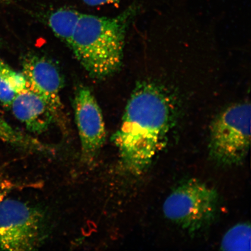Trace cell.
I'll return each mask as SVG.
<instances>
[{
    "label": "cell",
    "instance_id": "cell-1",
    "mask_svg": "<svg viewBox=\"0 0 251 251\" xmlns=\"http://www.w3.org/2000/svg\"><path fill=\"white\" fill-rule=\"evenodd\" d=\"M172 112L167 97L158 88L144 83L136 88L121 127L112 137L126 170L140 174L148 167L169 130Z\"/></svg>",
    "mask_w": 251,
    "mask_h": 251
},
{
    "label": "cell",
    "instance_id": "cell-2",
    "mask_svg": "<svg viewBox=\"0 0 251 251\" xmlns=\"http://www.w3.org/2000/svg\"><path fill=\"white\" fill-rule=\"evenodd\" d=\"M139 7L134 2L114 17L81 14L70 47L90 77L104 79L120 69L126 33Z\"/></svg>",
    "mask_w": 251,
    "mask_h": 251
},
{
    "label": "cell",
    "instance_id": "cell-3",
    "mask_svg": "<svg viewBox=\"0 0 251 251\" xmlns=\"http://www.w3.org/2000/svg\"><path fill=\"white\" fill-rule=\"evenodd\" d=\"M218 194L196 179L185 181L169 194L163 205L166 218L191 232L204 228L217 212Z\"/></svg>",
    "mask_w": 251,
    "mask_h": 251
},
{
    "label": "cell",
    "instance_id": "cell-4",
    "mask_svg": "<svg viewBox=\"0 0 251 251\" xmlns=\"http://www.w3.org/2000/svg\"><path fill=\"white\" fill-rule=\"evenodd\" d=\"M251 105L230 106L213 121L211 128L209 154L219 164L237 165L246 158L250 147Z\"/></svg>",
    "mask_w": 251,
    "mask_h": 251
},
{
    "label": "cell",
    "instance_id": "cell-5",
    "mask_svg": "<svg viewBox=\"0 0 251 251\" xmlns=\"http://www.w3.org/2000/svg\"><path fill=\"white\" fill-rule=\"evenodd\" d=\"M46 237V219L40 210L15 199L0 203V251L35 250Z\"/></svg>",
    "mask_w": 251,
    "mask_h": 251
},
{
    "label": "cell",
    "instance_id": "cell-6",
    "mask_svg": "<svg viewBox=\"0 0 251 251\" xmlns=\"http://www.w3.org/2000/svg\"><path fill=\"white\" fill-rule=\"evenodd\" d=\"M75 121L81 143V158L92 165L101 151L106 139L104 120L96 97L87 86L77 88L75 94Z\"/></svg>",
    "mask_w": 251,
    "mask_h": 251
},
{
    "label": "cell",
    "instance_id": "cell-7",
    "mask_svg": "<svg viewBox=\"0 0 251 251\" xmlns=\"http://www.w3.org/2000/svg\"><path fill=\"white\" fill-rule=\"evenodd\" d=\"M22 74L26 80V87L45 101L56 123L64 126V106L61 96L64 81L54 63L46 56L29 54L24 58Z\"/></svg>",
    "mask_w": 251,
    "mask_h": 251
},
{
    "label": "cell",
    "instance_id": "cell-8",
    "mask_svg": "<svg viewBox=\"0 0 251 251\" xmlns=\"http://www.w3.org/2000/svg\"><path fill=\"white\" fill-rule=\"evenodd\" d=\"M10 109L15 118L31 133H43L56 123L54 115L45 101L27 87L17 93Z\"/></svg>",
    "mask_w": 251,
    "mask_h": 251
},
{
    "label": "cell",
    "instance_id": "cell-9",
    "mask_svg": "<svg viewBox=\"0 0 251 251\" xmlns=\"http://www.w3.org/2000/svg\"><path fill=\"white\" fill-rule=\"evenodd\" d=\"M81 14L76 9L61 8L50 15L48 25L55 35L70 47Z\"/></svg>",
    "mask_w": 251,
    "mask_h": 251
},
{
    "label": "cell",
    "instance_id": "cell-10",
    "mask_svg": "<svg viewBox=\"0 0 251 251\" xmlns=\"http://www.w3.org/2000/svg\"><path fill=\"white\" fill-rule=\"evenodd\" d=\"M0 140L19 149L40 153H51L52 147L12 127L0 115Z\"/></svg>",
    "mask_w": 251,
    "mask_h": 251
},
{
    "label": "cell",
    "instance_id": "cell-11",
    "mask_svg": "<svg viewBox=\"0 0 251 251\" xmlns=\"http://www.w3.org/2000/svg\"><path fill=\"white\" fill-rule=\"evenodd\" d=\"M26 88L23 74L15 71L0 58V102L10 108L17 93Z\"/></svg>",
    "mask_w": 251,
    "mask_h": 251
},
{
    "label": "cell",
    "instance_id": "cell-12",
    "mask_svg": "<svg viewBox=\"0 0 251 251\" xmlns=\"http://www.w3.org/2000/svg\"><path fill=\"white\" fill-rule=\"evenodd\" d=\"M251 226L247 223L235 225L223 237V251H251Z\"/></svg>",
    "mask_w": 251,
    "mask_h": 251
},
{
    "label": "cell",
    "instance_id": "cell-13",
    "mask_svg": "<svg viewBox=\"0 0 251 251\" xmlns=\"http://www.w3.org/2000/svg\"><path fill=\"white\" fill-rule=\"evenodd\" d=\"M84 4L90 6H100L106 4L118 5L121 0H82Z\"/></svg>",
    "mask_w": 251,
    "mask_h": 251
},
{
    "label": "cell",
    "instance_id": "cell-14",
    "mask_svg": "<svg viewBox=\"0 0 251 251\" xmlns=\"http://www.w3.org/2000/svg\"><path fill=\"white\" fill-rule=\"evenodd\" d=\"M6 195V190L4 186L0 183V203L5 199Z\"/></svg>",
    "mask_w": 251,
    "mask_h": 251
},
{
    "label": "cell",
    "instance_id": "cell-15",
    "mask_svg": "<svg viewBox=\"0 0 251 251\" xmlns=\"http://www.w3.org/2000/svg\"><path fill=\"white\" fill-rule=\"evenodd\" d=\"M1 39H0V46H1Z\"/></svg>",
    "mask_w": 251,
    "mask_h": 251
}]
</instances>
